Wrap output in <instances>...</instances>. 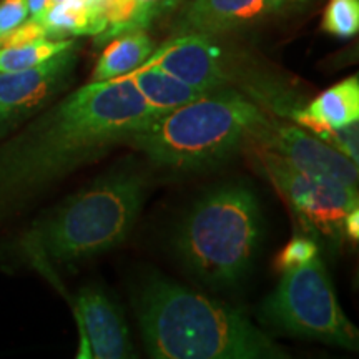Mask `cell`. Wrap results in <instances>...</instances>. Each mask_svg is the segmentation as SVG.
<instances>
[{
	"label": "cell",
	"instance_id": "6da1fadb",
	"mask_svg": "<svg viewBox=\"0 0 359 359\" xmlns=\"http://www.w3.org/2000/svg\"><path fill=\"white\" fill-rule=\"evenodd\" d=\"M154 118L125 75L75 90L0 147V210L102 158Z\"/></svg>",
	"mask_w": 359,
	"mask_h": 359
},
{
	"label": "cell",
	"instance_id": "7a4b0ae2",
	"mask_svg": "<svg viewBox=\"0 0 359 359\" xmlns=\"http://www.w3.org/2000/svg\"><path fill=\"white\" fill-rule=\"evenodd\" d=\"M147 353L155 359H285L288 353L243 313L156 275L137 298Z\"/></svg>",
	"mask_w": 359,
	"mask_h": 359
},
{
	"label": "cell",
	"instance_id": "3957f363",
	"mask_svg": "<svg viewBox=\"0 0 359 359\" xmlns=\"http://www.w3.org/2000/svg\"><path fill=\"white\" fill-rule=\"evenodd\" d=\"M266 114L230 87L215 90L150 120L125 145L158 167L191 172L226 160L246 147Z\"/></svg>",
	"mask_w": 359,
	"mask_h": 359
},
{
	"label": "cell",
	"instance_id": "277c9868",
	"mask_svg": "<svg viewBox=\"0 0 359 359\" xmlns=\"http://www.w3.org/2000/svg\"><path fill=\"white\" fill-rule=\"evenodd\" d=\"M262 235V210L245 185H224L206 193L188 212L175 248L198 280L223 288L246 275Z\"/></svg>",
	"mask_w": 359,
	"mask_h": 359
},
{
	"label": "cell",
	"instance_id": "5b68a950",
	"mask_svg": "<svg viewBox=\"0 0 359 359\" xmlns=\"http://www.w3.org/2000/svg\"><path fill=\"white\" fill-rule=\"evenodd\" d=\"M145 200V180L133 170H116L70 196L39 233L40 251L72 264L122 245Z\"/></svg>",
	"mask_w": 359,
	"mask_h": 359
},
{
	"label": "cell",
	"instance_id": "8992f818",
	"mask_svg": "<svg viewBox=\"0 0 359 359\" xmlns=\"http://www.w3.org/2000/svg\"><path fill=\"white\" fill-rule=\"evenodd\" d=\"M264 325L278 333L299 336L356 351L359 334L339 306L325 264L318 257L281 273L276 290L259 306Z\"/></svg>",
	"mask_w": 359,
	"mask_h": 359
},
{
	"label": "cell",
	"instance_id": "52a82bcc",
	"mask_svg": "<svg viewBox=\"0 0 359 359\" xmlns=\"http://www.w3.org/2000/svg\"><path fill=\"white\" fill-rule=\"evenodd\" d=\"M250 147L264 177L273 183L304 230L333 243H341L344 218L358 206V188L303 173L281 156L263 148Z\"/></svg>",
	"mask_w": 359,
	"mask_h": 359
},
{
	"label": "cell",
	"instance_id": "ba28073f",
	"mask_svg": "<svg viewBox=\"0 0 359 359\" xmlns=\"http://www.w3.org/2000/svg\"><path fill=\"white\" fill-rule=\"evenodd\" d=\"M246 145L271 151L303 173L358 187V165L321 138L296 125L266 115L251 133Z\"/></svg>",
	"mask_w": 359,
	"mask_h": 359
},
{
	"label": "cell",
	"instance_id": "9c48e42d",
	"mask_svg": "<svg viewBox=\"0 0 359 359\" xmlns=\"http://www.w3.org/2000/svg\"><path fill=\"white\" fill-rule=\"evenodd\" d=\"M77 42L42 64L0 74V125L13 123L52 100L74 77Z\"/></svg>",
	"mask_w": 359,
	"mask_h": 359
},
{
	"label": "cell",
	"instance_id": "30bf717a",
	"mask_svg": "<svg viewBox=\"0 0 359 359\" xmlns=\"http://www.w3.org/2000/svg\"><path fill=\"white\" fill-rule=\"evenodd\" d=\"M140 67H155L203 92L226 88L231 82L222 47L215 37L203 34H178L155 48Z\"/></svg>",
	"mask_w": 359,
	"mask_h": 359
},
{
	"label": "cell",
	"instance_id": "8fae6325",
	"mask_svg": "<svg viewBox=\"0 0 359 359\" xmlns=\"http://www.w3.org/2000/svg\"><path fill=\"white\" fill-rule=\"evenodd\" d=\"M311 0H190L178 24L180 34L218 37L298 11Z\"/></svg>",
	"mask_w": 359,
	"mask_h": 359
},
{
	"label": "cell",
	"instance_id": "7c38bea8",
	"mask_svg": "<svg viewBox=\"0 0 359 359\" xmlns=\"http://www.w3.org/2000/svg\"><path fill=\"white\" fill-rule=\"evenodd\" d=\"M77 320L82 330L80 358L125 359L133 356L127 323L118 306L100 286H85L77 296Z\"/></svg>",
	"mask_w": 359,
	"mask_h": 359
},
{
	"label": "cell",
	"instance_id": "4fadbf2b",
	"mask_svg": "<svg viewBox=\"0 0 359 359\" xmlns=\"http://www.w3.org/2000/svg\"><path fill=\"white\" fill-rule=\"evenodd\" d=\"M290 116L299 127L321 138L331 130L346 127L359 118L358 75L341 80L313 98L308 105L293 109Z\"/></svg>",
	"mask_w": 359,
	"mask_h": 359
},
{
	"label": "cell",
	"instance_id": "5bb4252c",
	"mask_svg": "<svg viewBox=\"0 0 359 359\" xmlns=\"http://www.w3.org/2000/svg\"><path fill=\"white\" fill-rule=\"evenodd\" d=\"M125 77L132 80L143 100L154 110L156 116L168 114L178 107L187 105V103L210 93L190 87L182 80L175 79L155 67H140V69L130 72Z\"/></svg>",
	"mask_w": 359,
	"mask_h": 359
},
{
	"label": "cell",
	"instance_id": "9a60e30c",
	"mask_svg": "<svg viewBox=\"0 0 359 359\" xmlns=\"http://www.w3.org/2000/svg\"><path fill=\"white\" fill-rule=\"evenodd\" d=\"M154 50L155 42L147 30H128L116 35L107 42V47L100 53L93 69L92 82L111 80L137 70Z\"/></svg>",
	"mask_w": 359,
	"mask_h": 359
},
{
	"label": "cell",
	"instance_id": "2e32d148",
	"mask_svg": "<svg viewBox=\"0 0 359 359\" xmlns=\"http://www.w3.org/2000/svg\"><path fill=\"white\" fill-rule=\"evenodd\" d=\"M48 40H67L80 35H100L105 30L87 0H62L52 4L40 17Z\"/></svg>",
	"mask_w": 359,
	"mask_h": 359
},
{
	"label": "cell",
	"instance_id": "e0dca14e",
	"mask_svg": "<svg viewBox=\"0 0 359 359\" xmlns=\"http://www.w3.org/2000/svg\"><path fill=\"white\" fill-rule=\"evenodd\" d=\"M75 42L67 40H39V42L15 45V47H0V74L19 72L42 64L43 60L65 50Z\"/></svg>",
	"mask_w": 359,
	"mask_h": 359
},
{
	"label": "cell",
	"instance_id": "ac0fdd59",
	"mask_svg": "<svg viewBox=\"0 0 359 359\" xmlns=\"http://www.w3.org/2000/svg\"><path fill=\"white\" fill-rule=\"evenodd\" d=\"M321 29L338 39H351L359 30V0H330Z\"/></svg>",
	"mask_w": 359,
	"mask_h": 359
},
{
	"label": "cell",
	"instance_id": "d6986e66",
	"mask_svg": "<svg viewBox=\"0 0 359 359\" xmlns=\"http://www.w3.org/2000/svg\"><path fill=\"white\" fill-rule=\"evenodd\" d=\"M314 257H318V243L311 238L303 235H294L291 240L283 246V250L276 255L275 268L276 273H285L290 269L303 266L304 263L311 262Z\"/></svg>",
	"mask_w": 359,
	"mask_h": 359
},
{
	"label": "cell",
	"instance_id": "ffe728a7",
	"mask_svg": "<svg viewBox=\"0 0 359 359\" xmlns=\"http://www.w3.org/2000/svg\"><path fill=\"white\" fill-rule=\"evenodd\" d=\"M182 2L183 0H135L132 17L120 34L128 32V30H147L161 17L173 12Z\"/></svg>",
	"mask_w": 359,
	"mask_h": 359
},
{
	"label": "cell",
	"instance_id": "44dd1931",
	"mask_svg": "<svg viewBox=\"0 0 359 359\" xmlns=\"http://www.w3.org/2000/svg\"><path fill=\"white\" fill-rule=\"evenodd\" d=\"M323 142H326L327 145H331L339 154H343L346 158H349L358 165L359 154H358V145H359V128L358 122L349 123L346 127H341L336 130H331L326 135L321 137Z\"/></svg>",
	"mask_w": 359,
	"mask_h": 359
},
{
	"label": "cell",
	"instance_id": "7402d4cb",
	"mask_svg": "<svg viewBox=\"0 0 359 359\" xmlns=\"http://www.w3.org/2000/svg\"><path fill=\"white\" fill-rule=\"evenodd\" d=\"M29 17L27 0H0V42Z\"/></svg>",
	"mask_w": 359,
	"mask_h": 359
},
{
	"label": "cell",
	"instance_id": "603a6c76",
	"mask_svg": "<svg viewBox=\"0 0 359 359\" xmlns=\"http://www.w3.org/2000/svg\"><path fill=\"white\" fill-rule=\"evenodd\" d=\"M344 235L351 241H356L359 238V208L354 206L344 218Z\"/></svg>",
	"mask_w": 359,
	"mask_h": 359
},
{
	"label": "cell",
	"instance_id": "cb8c5ba5",
	"mask_svg": "<svg viewBox=\"0 0 359 359\" xmlns=\"http://www.w3.org/2000/svg\"><path fill=\"white\" fill-rule=\"evenodd\" d=\"M50 6V0H27L30 17H40Z\"/></svg>",
	"mask_w": 359,
	"mask_h": 359
},
{
	"label": "cell",
	"instance_id": "d4e9b609",
	"mask_svg": "<svg viewBox=\"0 0 359 359\" xmlns=\"http://www.w3.org/2000/svg\"><path fill=\"white\" fill-rule=\"evenodd\" d=\"M58 2H62V0H50V6H52V4H58ZM50 6H48V7H50Z\"/></svg>",
	"mask_w": 359,
	"mask_h": 359
}]
</instances>
